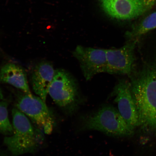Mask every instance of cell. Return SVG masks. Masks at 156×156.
Segmentation results:
<instances>
[{
  "label": "cell",
  "mask_w": 156,
  "mask_h": 156,
  "mask_svg": "<svg viewBox=\"0 0 156 156\" xmlns=\"http://www.w3.org/2000/svg\"><path fill=\"white\" fill-rule=\"evenodd\" d=\"M73 54L79 61L87 81L90 80L98 74L106 73L107 63L106 50L78 46Z\"/></svg>",
  "instance_id": "6"
},
{
  "label": "cell",
  "mask_w": 156,
  "mask_h": 156,
  "mask_svg": "<svg viewBox=\"0 0 156 156\" xmlns=\"http://www.w3.org/2000/svg\"><path fill=\"white\" fill-rule=\"evenodd\" d=\"M112 94L115 97L119 112L126 122L135 129L139 126V120L130 83L125 80H120L115 87Z\"/></svg>",
  "instance_id": "8"
},
{
  "label": "cell",
  "mask_w": 156,
  "mask_h": 156,
  "mask_svg": "<svg viewBox=\"0 0 156 156\" xmlns=\"http://www.w3.org/2000/svg\"><path fill=\"white\" fill-rule=\"evenodd\" d=\"M55 71L52 64L45 61L37 65L32 72L31 81L33 89L45 102Z\"/></svg>",
  "instance_id": "10"
},
{
  "label": "cell",
  "mask_w": 156,
  "mask_h": 156,
  "mask_svg": "<svg viewBox=\"0 0 156 156\" xmlns=\"http://www.w3.org/2000/svg\"><path fill=\"white\" fill-rule=\"evenodd\" d=\"M156 28V10L142 19L129 32H127V37L130 40L138 38L153 29Z\"/></svg>",
  "instance_id": "12"
},
{
  "label": "cell",
  "mask_w": 156,
  "mask_h": 156,
  "mask_svg": "<svg viewBox=\"0 0 156 156\" xmlns=\"http://www.w3.org/2000/svg\"><path fill=\"white\" fill-rule=\"evenodd\" d=\"M105 12L112 18L129 20L148 10L141 0H100Z\"/></svg>",
  "instance_id": "9"
},
{
  "label": "cell",
  "mask_w": 156,
  "mask_h": 156,
  "mask_svg": "<svg viewBox=\"0 0 156 156\" xmlns=\"http://www.w3.org/2000/svg\"><path fill=\"white\" fill-rule=\"evenodd\" d=\"M3 93L2 92L1 88H0V100H1L2 99H3Z\"/></svg>",
  "instance_id": "15"
},
{
  "label": "cell",
  "mask_w": 156,
  "mask_h": 156,
  "mask_svg": "<svg viewBox=\"0 0 156 156\" xmlns=\"http://www.w3.org/2000/svg\"><path fill=\"white\" fill-rule=\"evenodd\" d=\"M17 108L30 118L44 133L50 134L53 129L54 120L45 102L39 97L24 93L17 99Z\"/></svg>",
  "instance_id": "5"
},
{
  "label": "cell",
  "mask_w": 156,
  "mask_h": 156,
  "mask_svg": "<svg viewBox=\"0 0 156 156\" xmlns=\"http://www.w3.org/2000/svg\"><path fill=\"white\" fill-rule=\"evenodd\" d=\"M136 40H130L122 47L106 50L107 67L106 73L110 74L130 75L135 60L134 50Z\"/></svg>",
  "instance_id": "7"
},
{
  "label": "cell",
  "mask_w": 156,
  "mask_h": 156,
  "mask_svg": "<svg viewBox=\"0 0 156 156\" xmlns=\"http://www.w3.org/2000/svg\"><path fill=\"white\" fill-rule=\"evenodd\" d=\"M130 85L138 112V127L147 133H156V68L144 67L131 78Z\"/></svg>",
  "instance_id": "1"
},
{
  "label": "cell",
  "mask_w": 156,
  "mask_h": 156,
  "mask_svg": "<svg viewBox=\"0 0 156 156\" xmlns=\"http://www.w3.org/2000/svg\"><path fill=\"white\" fill-rule=\"evenodd\" d=\"M8 106L7 101L0 102V133L9 136L13 133V128L9 118Z\"/></svg>",
  "instance_id": "13"
},
{
  "label": "cell",
  "mask_w": 156,
  "mask_h": 156,
  "mask_svg": "<svg viewBox=\"0 0 156 156\" xmlns=\"http://www.w3.org/2000/svg\"><path fill=\"white\" fill-rule=\"evenodd\" d=\"M84 129L96 130L115 137L132 136L134 129L124 120L118 110L107 106L94 113L84 117L82 121Z\"/></svg>",
  "instance_id": "3"
},
{
  "label": "cell",
  "mask_w": 156,
  "mask_h": 156,
  "mask_svg": "<svg viewBox=\"0 0 156 156\" xmlns=\"http://www.w3.org/2000/svg\"><path fill=\"white\" fill-rule=\"evenodd\" d=\"M0 156H1V155H0Z\"/></svg>",
  "instance_id": "16"
},
{
  "label": "cell",
  "mask_w": 156,
  "mask_h": 156,
  "mask_svg": "<svg viewBox=\"0 0 156 156\" xmlns=\"http://www.w3.org/2000/svg\"><path fill=\"white\" fill-rule=\"evenodd\" d=\"M48 94L56 104L67 114H73L77 110L80 101L77 84L64 70H56Z\"/></svg>",
  "instance_id": "4"
},
{
  "label": "cell",
  "mask_w": 156,
  "mask_h": 156,
  "mask_svg": "<svg viewBox=\"0 0 156 156\" xmlns=\"http://www.w3.org/2000/svg\"><path fill=\"white\" fill-rule=\"evenodd\" d=\"M13 132L4 143L13 156L32 153L40 145V136L28 117L18 108L12 110Z\"/></svg>",
  "instance_id": "2"
},
{
  "label": "cell",
  "mask_w": 156,
  "mask_h": 156,
  "mask_svg": "<svg viewBox=\"0 0 156 156\" xmlns=\"http://www.w3.org/2000/svg\"><path fill=\"white\" fill-rule=\"evenodd\" d=\"M142 2L148 10L156 5V0H141Z\"/></svg>",
  "instance_id": "14"
},
{
  "label": "cell",
  "mask_w": 156,
  "mask_h": 156,
  "mask_svg": "<svg viewBox=\"0 0 156 156\" xmlns=\"http://www.w3.org/2000/svg\"><path fill=\"white\" fill-rule=\"evenodd\" d=\"M0 82L9 84L32 97L28 85L26 72L20 66L15 64H5L0 70Z\"/></svg>",
  "instance_id": "11"
}]
</instances>
